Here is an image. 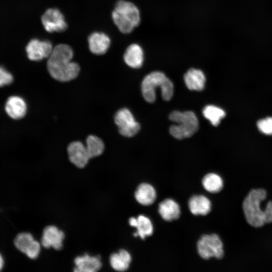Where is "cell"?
<instances>
[{
    "label": "cell",
    "mask_w": 272,
    "mask_h": 272,
    "mask_svg": "<svg viewBox=\"0 0 272 272\" xmlns=\"http://www.w3.org/2000/svg\"><path fill=\"white\" fill-rule=\"evenodd\" d=\"M86 147L90 158L101 155L104 150L103 141L99 137L93 135H90L87 137Z\"/></svg>",
    "instance_id": "603a6c76"
},
{
    "label": "cell",
    "mask_w": 272,
    "mask_h": 272,
    "mask_svg": "<svg viewBox=\"0 0 272 272\" xmlns=\"http://www.w3.org/2000/svg\"><path fill=\"white\" fill-rule=\"evenodd\" d=\"M74 262L76 266L74 271L77 272H96L102 266L99 255L91 256L85 253L82 256L77 257Z\"/></svg>",
    "instance_id": "4fadbf2b"
},
{
    "label": "cell",
    "mask_w": 272,
    "mask_h": 272,
    "mask_svg": "<svg viewBox=\"0 0 272 272\" xmlns=\"http://www.w3.org/2000/svg\"><path fill=\"white\" fill-rule=\"evenodd\" d=\"M7 114L12 118L19 119L23 118L27 112V105L24 100L18 96L10 97L5 105Z\"/></svg>",
    "instance_id": "9a60e30c"
},
{
    "label": "cell",
    "mask_w": 272,
    "mask_h": 272,
    "mask_svg": "<svg viewBox=\"0 0 272 272\" xmlns=\"http://www.w3.org/2000/svg\"><path fill=\"white\" fill-rule=\"evenodd\" d=\"M188 206L190 212L194 215L205 216L212 209L210 199L203 195H194L188 200Z\"/></svg>",
    "instance_id": "e0dca14e"
},
{
    "label": "cell",
    "mask_w": 272,
    "mask_h": 272,
    "mask_svg": "<svg viewBox=\"0 0 272 272\" xmlns=\"http://www.w3.org/2000/svg\"><path fill=\"white\" fill-rule=\"evenodd\" d=\"M64 238V234L62 231L54 226H48L43 230L41 245L45 248L52 247L56 250H60L62 248Z\"/></svg>",
    "instance_id": "8fae6325"
},
{
    "label": "cell",
    "mask_w": 272,
    "mask_h": 272,
    "mask_svg": "<svg viewBox=\"0 0 272 272\" xmlns=\"http://www.w3.org/2000/svg\"><path fill=\"white\" fill-rule=\"evenodd\" d=\"M265 225L272 224V199L266 200L264 207Z\"/></svg>",
    "instance_id": "f1b7e54d"
},
{
    "label": "cell",
    "mask_w": 272,
    "mask_h": 272,
    "mask_svg": "<svg viewBox=\"0 0 272 272\" xmlns=\"http://www.w3.org/2000/svg\"><path fill=\"white\" fill-rule=\"evenodd\" d=\"M129 224L137 228L133 234L135 237L140 236L144 239L146 237L151 236L153 233V226L151 220L144 215H139L137 218L131 217L129 219Z\"/></svg>",
    "instance_id": "d6986e66"
},
{
    "label": "cell",
    "mask_w": 272,
    "mask_h": 272,
    "mask_svg": "<svg viewBox=\"0 0 272 272\" xmlns=\"http://www.w3.org/2000/svg\"><path fill=\"white\" fill-rule=\"evenodd\" d=\"M89 48L94 54L102 55L108 50L111 40L109 37L103 32H94L88 38Z\"/></svg>",
    "instance_id": "7c38bea8"
},
{
    "label": "cell",
    "mask_w": 272,
    "mask_h": 272,
    "mask_svg": "<svg viewBox=\"0 0 272 272\" xmlns=\"http://www.w3.org/2000/svg\"><path fill=\"white\" fill-rule=\"evenodd\" d=\"M74 51L66 44H59L53 47L48 58L47 68L50 76L60 82H68L78 76L79 65L72 61Z\"/></svg>",
    "instance_id": "6da1fadb"
},
{
    "label": "cell",
    "mask_w": 272,
    "mask_h": 272,
    "mask_svg": "<svg viewBox=\"0 0 272 272\" xmlns=\"http://www.w3.org/2000/svg\"><path fill=\"white\" fill-rule=\"evenodd\" d=\"M203 188L212 193L220 192L224 188V180L218 174L210 173L206 174L202 180Z\"/></svg>",
    "instance_id": "7402d4cb"
},
{
    "label": "cell",
    "mask_w": 272,
    "mask_h": 272,
    "mask_svg": "<svg viewBox=\"0 0 272 272\" xmlns=\"http://www.w3.org/2000/svg\"><path fill=\"white\" fill-rule=\"evenodd\" d=\"M169 118L177 124L171 125L169 128L170 133L175 139L182 140L189 138L198 129V119L191 111H174L170 114Z\"/></svg>",
    "instance_id": "5b68a950"
},
{
    "label": "cell",
    "mask_w": 272,
    "mask_h": 272,
    "mask_svg": "<svg viewBox=\"0 0 272 272\" xmlns=\"http://www.w3.org/2000/svg\"><path fill=\"white\" fill-rule=\"evenodd\" d=\"M41 22L45 30L49 33L63 32L67 27L63 15L56 8L46 10L41 17Z\"/></svg>",
    "instance_id": "ba28073f"
},
{
    "label": "cell",
    "mask_w": 272,
    "mask_h": 272,
    "mask_svg": "<svg viewBox=\"0 0 272 272\" xmlns=\"http://www.w3.org/2000/svg\"><path fill=\"white\" fill-rule=\"evenodd\" d=\"M157 196L154 187L150 184L142 183L137 187L134 197L136 200L141 205L147 206L153 204Z\"/></svg>",
    "instance_id": "ffe728a7"
},
{
    "label": "cell",
    "mask_w": 272,
    "mask_h": 272,
    "mask_svg": "<svg viewBox=\"0 0 272 272\" xmlns=\"http://www.w3.org/2000/svg\"><path fill=\"white\" fill-rule=\"evenodd\" d=\"M158 212L163 220L171 222L179 218L180 209L175 200L167 198L159 204Z\"/></svg>",
    "instance_id": "ac0fdd59"
},
{
    "label": "cell",
    "mask_w": 272,
    "mask_h": 272,
    "mask_svg": "<svg viewBox=\"0 0 272 272\" xmlns=\"http://www.w3.org/2000/svg\"><path fill=\"white\" fill-rule=\"evenodd\" d=\"M202 114L214 126L218 125L221 120L226 115L225 111L222 109L213 105L205 106L202 110Z\"/></svg>",
    "instance_id": "cb8c5ba5"
},
{
    "label": "cell",
    "mask_w": 272,
    "mask_h": 272,
    "mask_svg": "<svg viewBox=\"0 0 272 272\" xmlns=\"http://www.w3.org/2000/svg\"><path fill=\"white\" fill-rule=\"evenodd\" d=\"M67 151L70 161L78 168L85 167L90 159L86 146L80 141L71 143Z\"/></svg>",
    "instance_id": "30bf717a"
},
{
    "label": "cell",
    "mask_w": 272,
    "mask_h": 272,
    "mask_svg": "<svg viewBox=\"0 0 272 272\" xmlns=\"http://www.w3.org/2000/svg\"><path fill=\"white\" fill-rule=\"evenodd\" d=\"M197 250L199 255L204 259L215 257L220 259L224 257V244L217 234L203 235L197 242Z\"/></svg>",
    "instance_id": "8992f818"
},
{
    "label": "cell",
    "mask_w": 272,
    "mask_h": 272,
    "mask_svg": "<svg viewBox=\"0 0 272 272\" xmlns=\"http://www.w3.org/2000/svg\"><path fill=\"white\" fill-rule=\"evenodd\" d=\"M4 266V259L3 255L0 253V271L2 270Z\"/></svg>",
    "instance_id": "f546056e"
},
{
    "label": "cell",
    "mask_w": 272,
    "mask_h": 272,
    "mask_svg": "<svg viewBox=\"0 0 272 272\" xmlns=\"http://www.w3.org/2000/svg\"><path fill=\"white\" fill-rule=\"evenodd\" d=\"M53 47L48 40L32 39L27 44L26 51L28 58L33 61H39L48 58Z\"/></svg>",
    "instance_id": "9c48e42d"
},
{
    "label": "cell",
    "mask_w": 272,
    "mask_h": 272,
    "mask_svg": "<svg viewBox=\"0 0 272 272\" xmlns=\"http://www.w3.org/2000/svg\"><path fill=\"white\" fill-rule=\"evenodd\" d=\"M259 130L265 134H272V117L259 120L257 123Z\"/></svg>",
    "instance_id": "484cf974"
},
{
    "label": "cell",
    "mask_w": 272,
    "mask_h": 272,
    "mask_svg": "<svg viewBox=\"0 0 272 272\" xmlns=\"http://www.w3.org/2000/svg\"><path fill=\"white\" fill-rule=\"evenodd\" d=\"M34 241L35 239L31 234L28 232H22L15 237L14 243L18 250L25 254Z\"/></svg>",
    "instance_id": "d4e9b609"
},
{
    "label": "cell",
    "mask_w": 272,
    "mask_h": 272,
    "mask_svg": "<svg viewBox=\"0 0 272 272\" xmlns=\"http://www.w3.org/2000/svg\"><path fill=\"white\" fill-rule=\"evenodd\" d=\"M183 78L189 90L200 91L204 89L206 78L201 70L191 68L184 74Z\"/></svg>",
    "instance_id": "2e32d148"
},
{
    "label": "cell",
    "mask_w": 272,
    "mask_h": 272,
    "mask_svg": "<svg viewBox=\"0 0 272 272\" xmlns=\"http://www.w3.org/2000/svg\"><path fill=\"white\" fill-rule=\"evenodd\" d=\"M160 88L163 99L170 100L173 95L174 86L171 80L160 71H154L146 75L144 78L141 90L146 101L153 103L156 100V90Z\"/></svg>",
    "instance_id": "277c9868"
},
{
    "label": "cell",
    "mask_w": 272,
    "mask_h": 272,
    "mask_svg": "<svg viewBox=\"0 0 272 272\" xmlns=\"http://www.w3.org/2000/svg\"><path fill=\"white\" fill-rule=\"evenodd\" d=\"M114 121L119 133L125 137H132L140 130V123L135 120L130 111L126 108L119 110L115 114Z\"/></svg>",
    "instance_id": "52a82bcc"
},
{
    "label": "cell",
    "mask_w": 272,
    "mask_h": 272,
    "mask_svg": "<svg viewBox=\"0 0 272 272\" xmlns=\"http://www.w3.org/2000/svg\"><path fill=\"white\" fill-rule=\"evenodd\" d=\"M109 260L110 265L114 270L123 271L129 268L131 257L128 251L120 249L118 253L112 254Z\"/></svg>",
    "instance_id": "44dd1931"
},
{
    "label": "cell",
    "mask_w": 272,
    "mask_h": 272,
    "mask_svg": "<svg viewBox=\"0 0 272 272\" xmlns=\"http://www.w3.org/2000/svg\"><path fill=\"white\" fill-rule=\"evenodd\" d=\"M267 197V190L262 187L251 189L244 197L241 205L242 210L250 227L258 229L265 225L263 203Z\"/></svg>",
    "instance_id": "7a4b0ae2"
},
{
    "label": "cell",
    "mask_w": 272,
    "mask_h": 272,
    "mask_svg": "<svg viewBox=\"0 0 272 272\" xmlns=\"http://www.w3.org/2000/svg\"><path fill=\"white\" fill-rule=\"evenodd\" d=\"M114 24L122 33L131 32L141 22V14L138 8L132 3L119 0L112 12Z\"/></svg>",
    "instance_id": "3957f363"
},
{
    "label": "cell",
    "mask_w": 272,
    "mask_h": 272,
    "mask_svg": "<svg viewBox=\"0 0 272 272\" xmlns=\"http://www.w3.org/2000/svg\"><path fill=\"white\" fill-rule=\"evenodd\" d=\"M123 60L131 68H140L144 61V52L141 46L137 43L128 46L123 54Z\"/></svg>",
    "instance_id": "5bb4252c"
},
{
    "label": "cell",
    "mask_w": 272,
    "mask_h": 272,
    "mask_svg": "<svg viewBox=\"0 0 272 272\" xmlns=\"http://www.w3.org/2000/svg\"><path fill=\"white\" fill-rule=\"evenodd\" d=\"M40 244L35 240L30 247L26 251L25 254L31 259H36L40 251Z\"/></svg>",
    "instance_id": "83f0119b"
},
{
    "label": "cell",
    "mask_w": 272,
    "mask_h": 272,
    "mask_svg": "<svg viewBox=\"0 0 272 272\" xmlns=\"http://www.w3.org/2000/svg\"><path fill=\"white\" fill-rule=\"evenodd\" d=\"M13 81L11 74L4 67L0 66V87L10 84Z\"/></svg>",
    "instance_id": "4316f807"
}]
</instances>
